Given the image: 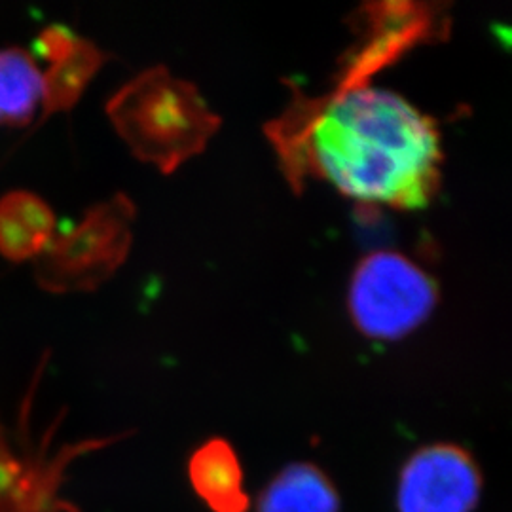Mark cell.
<instances>
[{
  "label": "cell",
  "mask_w": 512,
  "mask_h": 512,
  "mask_svg": "<svg viewBox=\"0 0 512 512\" xmlns=\"http://www.w3.org/2000/svg\"><path fill=\"white\" fill-rule=\"evenodd\" d=\"M313 171L355 202L421 209L440 181L437 126L403 95L351 84L315 110L302 133Z\"/></svg>",
  "instance_id": "1"
},
{
  "label": "cell",
  "mask_w": 512,
  "mask_h": 512,
  "mask_svg": "<svg viewBox=\"0 0 512 512\" xmlns=\"http://www.w3.org/2000/svg\"><path fill=\"white\" fill-rule=\"evenodd\" d=\"M437 304L435 279L418 262L395 251L366 255L349 279V317L372 340L406 338L433 315Z\"/></svg>",
  "instance_id": "2"
},
{
  "label": "cell",
  "mask_w": 512,
  "mask_h": 512,
  "mask_svg": "<svg viewBox=\"0 0 512 512\" xmlns=\"http://www.w3.org/2000/svg\"><path fill=\"white\" fill-rule=\"evenodd\" d=\"M124 203L93 207L71 230L55 234L33 258L38 285L52 293L90 289L116 266L126 247Z\"/></svg>",
  "instance_id": "3"
},
{
  "label": "cell",
  "mask_w": 512,
  "mask_h": 512,
  "mask_svg": "<svg viewBox=\"0 0 512 512\" xmlns=\"http://www.w3.org/2000/svg\"><path fill=\"white\" fill-rule=\"evenodd\" d=\"M482 476L473 456L456 444H431L406 461L399 478V512H473Z\"/></svg>",
  "instance_id": "4"
},
{
  "label": "cell",
  "mask_w": 512,
  "mask_h": 512,
  "mask_svg": "<svg viewBox=\"0 0 512 512\" xmlns=\"http://www.w3.org/2000/svg\"><path fill=\"white\" fill-rule=\"evenodd\" d=\"M194 492L213 512H247L243 469L234 448L222 439L207 440L188 461Z\"/></svg>",
  "instance_id": "5"
},
{
  "label": "cell",
  "mask_w": 512,
  "mask_h": 512,
  "mask_svg": "<svg viewBox=\"0 0 512 512\" xmlns=\"http://www.w3.org/2000/svg\"><path fill=\"white\" fill-rule=\"evenodd\" d=\"M55 234L54 209L37 192L16 188L0 196V255L33 260Z\"/></svg>",
  "instance_id": "6"
},
{
  "label": "cell",
  "mask_w": 512,
  "mask_h": 512,
  "mask_svg": "<svg viewBox=\"0 0 512 512\" xmlns=\"http://www.w3.org/2000/svg\"><path fill=\"white\" fill-rule=\"evenodd\" d=\"M340 497L329 476L311 463L283 469L260 495L258 512H338Z\"/></svg>",
  "instance_id": "7"
},
{
  "label": "cell",
  "mask_w": 512,
  "mask_h": 512,
  "mask_svg": "<svg viewBox=\"0 0 512 512\" xmlns=\"http://www.w3.org/2000/svg\"><path fill=\"white\" fill-rule=\"evenodd\" d=\"M42 99V71L21 46L0 48V124L25 126Z\"/></svg>",
  "instance_id": "8"
},
{
  "label": "cell",
  "mask_w": 512,
  "mask_h": 512,
  "mask_svg": "<svg viewBox=\"0 0 512 512\" xmlns=\"http://www.w3.org/2000/svg\"><path fill=\"white\" fill-rule=\"evenodd\" d=\"M101 63V50L86 38H78L67 57L50 63L48 69L42 71L40 122L54 112L71 109Z\"/></svg>",
  "instance_id": "9"
},
{
  "label": "cell",
  "mask_w": 512,
  "mask_h": 512,
  "mask_svg": "<svg viewBox=\"0 0 512 512\" xmlns=\"http://www.w3.org/2000/svg\"><path fill=\"white\" fill-rule=\"evenodd\" d=\"M78 37L73 31L61 23H52L44 29H40L35 38V52L38 57L46 59L48 63H55L73 52Z\"/></svg>",
  "instance_id": "10"
}]
</instances>
